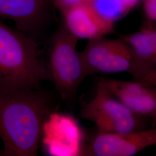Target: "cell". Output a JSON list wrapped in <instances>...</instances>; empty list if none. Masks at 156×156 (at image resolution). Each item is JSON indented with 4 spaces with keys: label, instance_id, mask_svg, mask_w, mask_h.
<instances>
[{
    "label": "cell",
    "instance_id": "ba28073f",
    "mask_svg": "<svg viewBox=\"0 0 156 156\" xmlns=\"http://www.w3.org/2000/svg\"><path fill=\"white\" fill-rule=\"evenodd\" d=\"M112 95L136 114L156 121V88L138 81L98 79Z\"/></svg>",
    "mask_w": 156,
    "mask_h": 156
},
{
    "label": "cell",
    "instance_id": "5b68a950",
    "mask_svg": "<svg viewBox=\"0 0 156 156\" xmlns=\"http://www.w3.org/2000/svg\"><path fill=\"white\" fill-rule=\"evenodd\" d=\"M80 116L105 133L136 132L154 128L155 125L151 118L135 113L117 100L99 79L94 98L84 103Z\"/></svg>",
    "mask_w": 156,
    "mask_h": 156
},
{
    "label": "cell",
    "instance_id": "9a60e30c",
    "mask_svg": "<svg viewBox=\"0 0 156 156\" xmlns=\"http://www.w3.org/2000/svg\"><path fill=\"white\" fill-rule=\"evenodd\" d=\"M0 156H4V151L1 149L0 148Z\"/></svg>",
    "mask_w": 156,
    "mask_h": 156
},
{
    "label": "cell",
    "instance_id": "277c9868",
    "mask_svg": "<svg viewBox=\"0 0 156 156\" xmlns=\"http://www.w3.org/2000/svg\"><path fill=\"white\" fill-rule=\"evenodd\" d=\"M80 54L87 76L96 73H127L135 80L156 86V69L140 62L120 38L102 37L89 40Z\"/></svg>",
    "mask_w": 156,
    "mask_h": 156
},
{
    "label": "cell",
    "instance_id": "52a82bcc",
    "mask_svg": "<svg viewBox=\"0 0 156 156\" xmlns=\"http://www.w3.org/2000/svg\"><path fill=\"white\" fill-rule=\"evenodd\" d=\"M51 0H0V19L39 42L49 16Z\"/></svg>",
    "mask_w": 156,
    "mask_h": 156
},
{
    "label": "cell",
    "instance_id": "7c38bea8",
    "mask_svg": "<svg viewBox=\"0 0 156 156\" xmlns=\"http://www.w3.org/2000/svg\"><path fill=\"white\" fill-rule=\"evenodd\" d=\"M146 22L156 24V0H141Z\"/></svg>",
    "mask_w": 156,
    "mask_h": 156
},
{
    "label": "cell",
    "instance_id": "30bf717a",
    "mask_svg": "<svg viewBox=\"0 0 156 156\" xmlns=\"http://www.w3.org/2000/svg\"><path fill=\"white\" fill-rule=\"evenodd\" d=\"M135 57L147 67L156 69V24L146 22L139 31L120 35Z\"/></svg>",
    "mask_w": 156,
    "mask_h": 156
},
{
    "label": "cell",
    "instance_id": "9c48e42d",
    "mask_svg": "<svg viewBox=\"0 0 156 156\" xmlns=\"http://www.w3.org/2000/svg\"><path fill=\"white\" fill-rule=\"evenodd\" d=\"M62 26L73 36L88 41L113 33L115 24L98 16L86 2L61 13Z\"/></svg>",
    "mask_w": 156,
    "mask_h": 156
},
{
    "label": "cell",
    "instance_id": "5bb4252c",
    "mask_svg": "<svg viewBox=\"0 0 156 156\" xmlns=\"http://www.w3.org/2000/svg\"><path fill=\"white\" fill-rule=\"evenodd\" d=\"M131 9H134L135 6L138 5L141 0H124Z\"/></svg>",
    "mask_w": 156,
    "mask_h": 156
},
{
    "label": "cell",
    "instance_id": "8992f818",
    "mask_svg": "<svg viewBox=\"0 0 156 156\" xmlns=\"http://www.w3.org/2000/svg\"><path fill=\"white\" fill-rule=\"evenodd\" d=\"M79 155L87 156H132L156 145V129L115 133L97 131L90 135Z\"/></svg>",
    "mask_w": 156,
    "mask_h": 156
},
{
    "label": "cell",
    "instance_id": "7a4b0ae2",
    "mask_svg": "<svg viewBox=\"0 0 156 156\" xmlns=\"http://www.w3.org/2000/svg\"><path fill=\"white\" fill-rule=\"evenodd\" d=\"M48 80L39 42L0 19V91L40 89Z\"/></svg>",
    "mask_w": 156,
    "mask_h": 156
},
{
    "label": "cell",
    "instance_id": "6da1fadb",
    "mask_svg": "<svg viewBox=\"0 0 156 156\" xmlns=\"http://www.w3.org/2000/svg\"><path fill=\"white\" fill-rule=\"evenodd\" d=\"M59 105L55 91L42 87L0 91L4 156H37L45 123Z\"/></svg>",
    "mask_w": 156,
    "mask_h": 156
},
{
    "label": "cell",
    "instance_id": "8fae6325",
    "mask_svg": "<svg viewBox=\"0 0 156 156\" xmlns=\"http://www.w3.org/2000/svg\"><path fill=\"white\" fill-rule=\"evenodd\" d=\"M87 3L101 18L114 24L132 10L124 0H88Z\"/></svg>",
    "mask_w": 156,
    "mask_h": 156
},
{
    "label": "cell",
    "instance_id": "4fadbf2b",
    "mask_svg": "<svg viewBox=\"0 0 156 156\" xmlns=\"http://www.w3.org/2000/svg\"><path fill=\"white\" fill-rule=\"evenodd\" d=\"M88 0H51V3L62 13L75 6L86 3Z\"/></svg>",
    "mask_w": 156,
    "mask_h": 156
},
{
    "label": "cell",
    "instance_id": "3957f363",
    "mask_svg": "<svg viewBox=\"0 0 156 156\" xmlns=\"http://www.w3.org/2000/svg\"><path fill=\"white\" fill-rule=\"evenodd\" d=\"M78 41L62 24L51 37L44 56L48 80L69 105L75 103L78 89L87 76L80 52L77 50Z\"/></svg>",
    "mask_w": 156,
    "mask_h": 156
}]
</instances>
